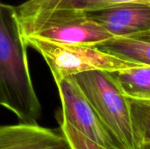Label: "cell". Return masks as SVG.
Masks as SVG:
<instances>
[{"mask_svg": "<svg viewBox=\"0 0 150 149\" xmlns=\"http://www.w3.org/2000/svg\"><path fill=\"white\" fill-rule=\"evenodd\" d=\"M16 7L0 2V105L20 123L37 124L41 105L35 92Z\"/></svg>", "mask_w": 150, "mask_h": 149, "instance_id": "1", "label": "cell"}, {"mask_svg": "<svg viewBox=\"0 0 150 149\" xmlns=\"http://www.w3.org/2000/svg\"><path fill=\"white\" fill-rule=\"evenodd\" d=\"M71 77L124 149H137L129 98L124 95L112 72L89 71Z\"/></svg>", "mask_w": 150, "mask_h": 149, "instance_id": "2", "label": "cell"}, {"mask_svg": "<svg viewBox=\"0 0 150 149\" xmlns=\"http://www.w3.org/2000/svg\"><path fill=\"white\" fill-rule=\"evenodd\" d=\"M23 38L66 45L98 46L113 38L86 12L52 11L18 17Z\"/></svg>", "mask_w": 150, "mask_h": 149, "instance_id": "3", "label": "cell"}, {"mask_svg": "<svg viewBox=\"0 0 150 149\" xmlns=\"http://www.w3.org/2000/svg\"><path fill=\"white\" fill-rule=\"evenodd\" d=\"M27 47L45 60L54 83L89 71L116 72L142 65L110 54L96 46L66 45L34 38H24Z\"/></svg>", "mask_w": 150, "mask_h": 149, "instance_id": "4", "label": "cell"}, {"mask_svg": "<svg viewBox=\"0 0 150 149\" xmlns=\"http://www.w3.org/2000/svg\"><path fill=\"white\" fill-rule=\"evenodd\" d=\"M62 117L89 140L112 149H124L119 140L109 131L96 113L75 80L69 76L55 83Z\"/></svg>", "mask_w": 150, "mask_h": 149, "instance_id": "5", "label": "cell"}, {"mask_svg": "<svg viewBox=\"0 0 150 149\" xmlns=\"http://www.w3.org/2000/svg\"><path fill=\"white\" fill-rule=\"evenodd\" d=\"M113 37L145 36L150 33V5L127 3L86 12Z\"/></svg>", "mask_w": 150, "mask_h": 149, "instance_id": "6", "label": "cell"}, {"mask_svg": "<svg viewBox=\"0 0 150 149\" xmlns=\"http://www.w3.org/2000/svg\"><path fill=\"white\" fill-rule=\"evenodd\" d=\"M0 149H71L58 130L38 124L0 126Z\"/></svg>", "mask_w": 150, "mask_h": 149, "instance_id": "7", "label": "cell"}, {"mask_svg": "<svg viewBox=\"0 0 150 149\" xmlns=\"http://www.w3.org/2000/svg\"><path fill=\"white\" fill-rule=\"evenodd\" d=\"M127 3L150 5V0H26L16 6V12L18 17L62 10L90 12Z\"/></svg>", "mask_w": 150, "mask_h": 149, "instance_id": "8", "label": "cell"}, {"mask_svg": "<svg viewBox=\"0 0 150 149\" xmlns=\"http://www.w3.org/2000/svg\"><path fill=\"white\" fill-rule=\"evenodd\" d=\"M96 47L120 59L150 66V40L145 36L113 37Z\"/></svg>", "mask_w": 150, "mask_h": 149, "instance_id": "9", "label": "cell"}, {"mask_svg": "<svg viewBox=\"0 0 150 149\" xmlns=\"http://www.w3.org/2000/svg\"><path fill=\"white\" fill-rule=\"evenodd\" d=\"M112 74L126 97L150 100V66L131 68Z\"/></svg>", "mask_w": 150, "mask_h": 149, "instance_id": "10", "label": "cell"}, {"mask_svg": "<svg viewBox=\"0 0 150 149\" xmlns=\"http://www.w3.org/2000/svg\"><path fill=\"white\" fill-rule=\"evenodd\" d=\"M131 116L137 147L143 142H150V100L129 98Z\"/></svg>", "mask_w": 150, "mask_h": 149, "instance_id": "11", "label": "cell"}, {"mask_svg": "<svg viewBox=\"0 0 150 149\" xmlns=\"http://www.w3.org/2000/svg\"><path fill=\"white\" fill-rule=\"evenodd\" d=\"M55 119L59 125V131L68 141L71 149H112L103 147L83 135L62 117L59 110L55 113Z\"/></svg>", "mask_w": 150, "mask_h": 149, "instance_id": "12", "label": "cell"}, {"mask_svg": "<svg viewBox=\"0 0 150 149\" xmlns=\"http://www.w3.org/2000/svg\"><path fill=\"white\" fill-rule=\"evenodd\" d=\"M137 149H150V142H143L139 144Z\"/></svg>", "mask_w": 150, "mask_h": 149, "instance_id": "13", "label": "cell"}, {"mask_svg": "<svg viewBox=\"0 0 150 149\" xmlns=\"http://www.w3.org/2000/svg\"><path fill=\"white\" fill-rule=\"evenodd\" d=\"M145 37H147V38H149V40H150V33H149L148 35H145Z\"/></svg>", "mask_w": 150, "mask_h": 149, "instance_id": "14", "label": "cell"}]
</instances>
